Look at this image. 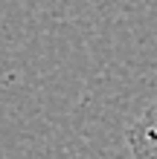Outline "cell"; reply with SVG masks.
Segmentation results:
<instances>
[{
  "label": "cell",
  "mask_w": 157,
  "mask_h": 159,
  "mask_svg": "<svg viewBox=\"0 0 157 159\" xmlns=\"http://www.w3.org/2000/svg\"><path fill=\"white\" fill-rule=\"evenodd\" d=\"M125 139L131 148V159H157V101H151L137 116Z\"/></svg>",
  "instance_id": "obj_1"
}]
</instances>
